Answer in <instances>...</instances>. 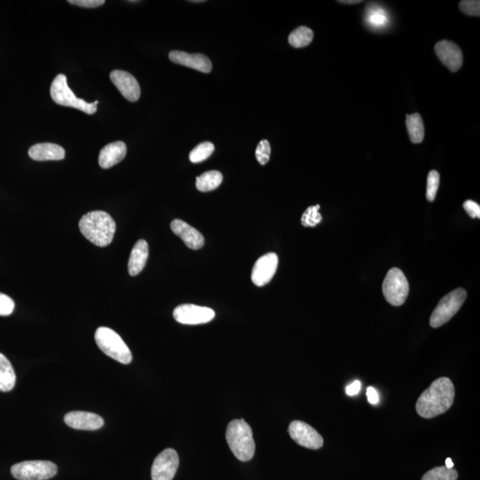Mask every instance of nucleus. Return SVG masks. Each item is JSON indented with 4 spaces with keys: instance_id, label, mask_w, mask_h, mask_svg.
Masks as SVG:
<instances>
[{
    "instance_id": "nucleus-1",
    "label": "nucleus",
    "mask_w": 480,
    "mask_h": 480,
    "mask_svg": "<svg viewBox=\"0 0 480 480\" xmlns=\"http://www.w3.org/2000/svg\"><path fill=\"white\" fill-rule=\"evenodd\" d=\"M455 386L448 378L436 379L419 396L416 412L426 419L436 418L451 408L455 399Z\"/></svg>"
},
{
    "instance_id": "nucleus-2",
    "label": "nucleus",
    "mask_w": 480,
    "mask_h": 480,
    "mask_svg": "<svg viewBox=\"0 0 480 480\" xmlns=\"http://www.w3.org/2000/svg\"><path fill=\"white\" fill-rule=\"evenodd\" d=\"M79 229L93 245L105 248L111 244L114 238L116 222L108 213L93 211L80 219Z\"/></svg>"
},
{
    "instance_id": "nucleus-3",
    "label": "nucleus",
    "mask_w": 480,
    "mask_h": 480,
    "mask_svg": "<svg viewBox=\"0 0 480 480\" xmlns=\"http://www.w3.org/2000/svg\"><path fill=\"white\" fill-rule=\"evenodd\" d=\"M226 439L233 455L242 462H248L255 452L251 427L244 420H233L226 429Z\"/></svg>"
},
{
    "instance_id": "nucleus-4",
    "label": "nucleus",
    "mask_w": 480,
    "mask_h": 480,
    "mask_svg": "<svg viewBox=\"0 0 480 480\" xmlns=\"http://www.w3.org/2000/svg\"><path fill=\"white\" fill-rule=\"evenodd\" d=\"M95 339L96 345L107 356L121 364L128 365L132 362L131 351L114 330L101 326L96 330Z\"/></svg>"
},
{
    "instance_id": "nucleus-5",
    "label": "nucleus",
    "mask_w": 480,
    "mask_h": 480,
    "mask_svg": "<svg viewBox=\"0 0 480 480\" xmlns=\"http://www.w3.org/2000/svg\"><path fill=\"white\" fill-rule=\"evenodd\" d=\"M50 93L53 101L59 105L72 107L86 114H95L98 112V101L88 102L85 100L76 98L74 93L69 88L65 75L59 74L53 80Z\"/></svg>"
},
{
    "instance_id": "nucleus-6",
    "label": "nucleus",
    "mask_w": 480,
    "mask_h": 480,
    "mask_svg": "<svg viewBox=\"0 0 480 480\" xmlns=\"http://www.w3.org/2000/svg\"><path fill=\"white\" fill-rule=\"evenodd\" d=\"M466 298L467 292L465 290L458 288L440 300L439 305H436L432 312L431 319H429V325L432 328H438L448 323L461 309Z\"/></svg>"
},
{
    "instance_id": "nucleus-7",
    "label": "nucleus",
    "mask_w": 480,
    "mask_h": 480,
    "mask_svg": "<svg viewBox=\"0 0 480 480\" xmlns=\"http://www.w3.org/2000/svg\"><path fill=\"white\" fill-rule=\"evenodd\" d=\"M58 467L50 461H25L13 465L11 473L18 480H46L58 474Z\"/></svg>"
},
{
    "instance_id": "nucleus-8",
    "label": "nucleus",
    "mask_w": 480,
    "mask_h": 480,
    "mask_svg": "<svg viewBox=\"0 0 480 480\" xmlns=\"http://www.w3.org/2000/svg\"><path fill=\"white\" fill-rule=\"evenodd\" d=\"M382 293L387 302L393 306H400L406 302L409 293V284L401 269H389L383 280Z\"/></svg>"
},
{
    "instance_id": "nucleus-9",
    "label": "nucleus",
    "mask_w": 480,
    "mask_h": 480,
    "mask_svg": "<svg viewBox=\"0 0 480 480\" xmlns=\"http://www.w3.org/2000/svg\"><path fill=\"white\" fill-rule=\"evenodd\" d=\"M176 321L185 325H199L208 323L215 318V313L208 307L182 305L176 307L173 313Z\"/></svg>"
},
{
    "instance_id": "nucleus-10",
    "label": "nucleus",
    "mask_w": 480,
    "mask_h": 480,
    "mask_svg": "<svg viewBox=\"0 0 480 480\" xmlns=\"http://www.w3.org/2000/svg\"><path fill=\"white\" fill-rule=\"evenodd\" d=\"M179 467L178 452L168 448L159 453L152 468V480H172Z\"/></svg>"
},
{
    "instance_id": "nucleus-11",
    "label": "nucleus",
    "mask_w": 480,
    "mask_h": 480,
    "mask_svg": "<svg viewBox=\"0 0 480 480\" xmlns=\"http://www.w3.org/2000/svg\"><path fill=\"white\" fill-rule=\"evenodd\" d=\"M288 432L290 436L303 448L316 450L321 448L324 444L321 435L305 422H292L290 423Z\"/></svg>"
},
{
    "instance_id": "nucleus-12",
    "label": "nucleus",
    "mask_w": 480,
    "mask_h": 480,
    "mask_svg": "<svg viewBox=\"0 0 480 480\" xmlns=\"http://www.w3.org/2000/svg\"><path fill=\"white\" fill-rule=\"evenodd\" d=\"M279 258L275 253H268L260 258L253 265L251 279L253 284L263 286L271 282L278 269Z\"/></svg>"
},
{
    "instance_id": "nucleus-13",
    "label": "nucleus",
    "mask_w": 480,
    "mask_h": 480,
    "mask_svg": "<svg viewBox=\"0 0 480 480\" xmlns=\"http://www.w3.org/2000/svg\"><path fill=\"white\" fill-rule=\"evenodd\" d=\"M113 84L129 102H138L141 96V88L138 80L129 72L116 69L109 74Z\"/></svg>"
},
{
    "instance_id": "nucleus-14",
    "label": "nucleus",
    "mask_w": 480,
    "mask_h": 480,
    "mask_svg": "<svg viewBox=\"0 0 480 480\" xmlns=\"http://www.w3.org/2000/svg\"><path fill=\"white\" fill-rule=\"evenodd\" d=\"M435 52L440 62L452 72H458L463 63L462 50L455 43L442 40L436 43Z\"/></svg>"
},
{
    "instance_id": "nucleus-15",
    "label": "nucleus",
    "mask_w": 480,
    "mask_h": 480,
    "mask_svg": "<svg viewBox=\"0 0 480 480\" xmlns=\"http://www.w3.org/2000/svg\"><path fill=\"white\" fill-rule=\"evenodd\" d=\"M169 59L176 65L189 67L203 73L211 72L213 68L210 59L202 53H189L175 50L169 53Z\"/></svg>"
},
{
    "instance_id": "nucleus-16",
    "label": "nucleus",
    "mask_w": 480,
    "mask_h": 480,
    "mask_svg": "<svg viewBox=\"0 0 480 480\" xmlns=\"http://www.w3.org/2000/svg\"><path fill=\"white\" fill-rule=\"evenodd\" d=\"M67 425L82 431H96L101 429L105 421L101 416L90 412L73 411L65 416Z\"/></svg>"
},
{
    "instance_id": "nucleus-17",
    "label": "nucleus",
    "mask_w": 480,
    "mask_h": 480,
    "mask_svg": "<svg viewBox=\"0 0 480 480\" xmlns=\"http://www.w3.org/2000/svg\"><path fill=\"white\" fill-rule=\"evenodd\" d=\"M171 229L176 236L181 238L189 248L198 250L205 244V239L201 233L182 220H173L171 222Z\"/></svg>"
},
{
    "instance_id": "nucleus-18",
    "label": "nucleus",
    "mask_w": 480,
    "mask_h": 480,
    "mask_svg": "<svg viewBox=\"0 0 480 480\" xmlns=\"http://www.w3.org/2000/svg\"><path fill=\"white\" fill-rule=\"evenodd\" d=\"M126 151L128 149L124 142L109 143L100 152L98 159L100 166L103 169H109L119 164L125 159Z\"/></svg>"
},
{
    "instance_id": "nucleus-19",
    "label": "nucleus",
    "mask_w": 480,
    "mask_h": 480,
    "mask_svg": "<svg viewBox=\"0 0 480 480\" xmlns=\"http://www.w3.org/2000/svg\"><path fill=\"white\" fill-rule=\"evenodd\" d=\"M29 156L36 161L62 160L65 158V151L62 147L55 143H38L29 148Z\"/></svg>"
},
{
    "instance_id": "nucleus-20",
    "label": "nucleus",
    "mask_w": 480,
    "mask_h": 480,
    "mask_svg": "<svg viewBox=\"0 0 480 480\" xmlns=\"http://www.w3.org/2000/svg\"><path fill=\"white\" fill-rule=\"evenodd\" d=\"M149 258V246L145 239H140L130 255L128 272L130 276H136L142 272Z\"/></svg>"
},
{
    "instance_id": "nucleus-21",
    "label": "nucleus",
    "mask_w": 480,
    "mask_h": 480,
    "mask_svg": "<svg viewBox=\"0 0 480 480\" xmlns=\"http://www.w3.org/2000/svg\"><path fill=\"white\" fill-rule=\"evenodd\" d=\"M16 382V375L11 362L0 353V392L12 391Z\"/></svg>"
},
{
    "instance_id": "nucleus-22",
    "label": "nucleus",
    "mask_w": 480,
    "mask_h": 480,
    "mask_svg": "<svg viewBox=\"0 0 480 480\" xmlns=\"http://www.w3.org/2000/svg\"><path fill=\"white\" fill-rule=\"evenodd\" d=\"M406 124L410 141L413 143H421L425 139V133L422 116L419 113L406 116Z\"/></svg>"
},
{
    "instance_id": "nucleus-23",
    "label": "nucleus",
    "mask_w": 480,
    "mask_h": 480,
    "mask_svg": "<svg viewBox=\"0 0 480 480\" xmlns=\"http://www.w3.org/2000/svg\"><path fill=\"white\" fill-rule=\"evenodd\" d=\"M222 173L208 171L202 173L196 180V187L199 192H208L218 189L222 182Z\"/></svg>"
},
{
    "instance_id": "nucleus-24",
    "label": "nucleus",
    "mask_w": 480,
    "mask_h": 480,
    "mask_svg": "<svg viewBox=\"0 0 480 480\" xmlns=\"http://www.w3.org/2000/svg\"><path fill=\"white\" fill-rule=\"evenodd\" d=\"M314 33L306 26L298 27L289 35V44L295 48H302L311 44Z\"/></svg>"
},
{
    "instance_id": "nucleus-25",
    "label": "nucleus",
    "mask_w": 480,
    "mask_h": 480,
    "mask_svg": "<svg viewBox=\"0 0 480 480\" xmlns=\"http://www.w3.org/2000/svg\"><path fill=\"white\" fill-rule=\"evenodd\" d=\"M366 22L375 29L385 28L389 22V16L385 9L379 6H369L366 16Z\"/></svg>"
},
{
    "instance_id": "nucleus-26",
    "label": "nucleus",
    "mask_w": 480,
    "mask_h": 480,
    "mask_svg": "<svg viewBox=\"0 0 480 480\" xmlns=\"http://www.w3.org/2000/svg\"><path fill=\"white\" fill-rule=\"evenodd\" d=\"M458 473L455 469L446 468V466L436 467L425 473L422 480H458Z\"/></svg>"
},
{
    "instance_id": "nucleus-27",
    "label": "nucleus",
    "mask_w": 480,
    "mask_h": 480,
    "mask_svg": "<svg viewBox=\"0 0 480 480\" xmlns=\"http://www.w3.org/2000/svg\"><path fill=\"white\" fill-rule=\"evenodd\" d=\"M215 152V145L212 142H205L196 145L189 153V160L192 163H200L208 159Z\"/></svg>"
},
{
    "instance_id": "nucleus-28",
    "label": "nucleus",
    "mask_w": 480,
    "mask_h": 480,
    "mask_svg": "<svg viewBox=\"0 0 480 480\" xmlns=\"http://www.w3.org/2000/svg\"><path fill=\"white\" fill-rule=\"evenodd\" d=\"M319 205L307 208L302 216V225L305 227H315L321 222L322 215L319 212Z\"/></svg>"
},
{
    "instance_id": "nucleus-29",
    "label": "nucleus",
    "mask_w": 480,
    "mask_h": 480,
    "mask_svg": "<svg viewBox=\"0 0 480 480\" xmlns=\"http://www.w3.org/2000/svg\"><path fill=\"white\" fill-rule=\"evenodd\" d=\"M439 173L436 170H432V171L429 173L428 178H427L426 199L429 202L434 201L436 199L439 186Z\"/></svg>"
},
{
    "instance_id": "nucleus-30",
    "label": "nucleus",
    "mask_w": 480,
    "mask_h": 480,
    "mask_svg": "<svg viewBox=\"0 0 480 480\" xmlns=\"http://www.w3.org/2000/svg\"><path fill=\"white\" fill-rule=\"evenodd\" d=\"M271 152L272 149L269 142L267 140H262L259 142L255 151V156L260 164L265 166L269 162Z\"/></svg>"
},
{
    "instance_id": "nucleus-31",
    "label": "nucleus",
    "mask_w": 480,
    "mask_h": 480,
    "mask_svg": "<svg viewBox=\"0 0 480 480\" xmlns=\"http://www.w3.org/2000/svg\"><path fill=\"white\" fill-rule=\"evenodd\" d=\"M460 9L467 15L479 16L480 15V1L479 0H462L460 2Z\"/></svg>"
},
{
    "instance_id": "nucleus-32",
    "label": "nucleus",
    "mask_w": 480,
    "mask_h": 480,
    "mask_svg": "<svg viewBox=\"0 0 480 480\" xmlns=\"http://www.w3.org/2000/svg\"><path fill=\"white\" fill-rule=\"evenodd\" d=\"M15 309V302L9 296L0 293V316L11 315Z\"/></svg>"
},
{
    "instance_id": "nucleus-33",
    "label": "nucleus",
    "mask_w": 480,
    "mask_h": 480,
    "mask_svg": "<svg viewBox=\"0 0 480 480\" xmlns=\"http://www.w3.org/2000/svg\"><path fill=\"white\" fill-rule=\"evenodd\" d=\"M69 3L86 8H95L105 4V0H69Z\"/></svg>"
},
{
    "instance_id": "nucleus-34",
    "label": "nucleus",
    "mask_w": 480,
    "mask_h": 480,
    "mask_svg": "<svg viewBox=\"0 0 480 480\" xmlns=\"http://www.w3.org/2000/svg\"><path fill=\"white\" fill-rule=\"evenodd\" d=\"M465 211L472 218H480V206L472 200H467L463 204Z\"/></svg>"
},
{
    "instance_id": "nucleus-35",
    "label": "nucleus",
    "mask_w": 480,
    "mask_h": 480,
    "mask_svg": "<svg viewBox=\"0 0 480 480\" xmlns=\"http://www.w3.org/2000/svg\"><path fill=\"white\" fill-rule=\"evenodd\" d=\"M366 396H368V399L370 404L376 405L379 402L378 393L376 392L375 388L373 387H369L368 391H366Z\"/></svg>"
},
{
    "instance_id": "nucleus-36",
    "label": "nucleus",
    "mask_w": 480,
    "mask_h": 480,
    "mask_svg": "<svg viewBox=\"0 0 480 480\" xmlns=\"http://www.w3.org/2000/svg\"><path fill=\"white\" fill-rule=\"evenodd\" d=\"M360 388H361V383L359 381H355L347 387L346 393L349 396H355L359 392Z\"/></svg>"
},
{
    "instance_id": "nucleus-37",
    "label": "nucleus",
    "mask_w": 480,
    "mask_h": 480,
    "mask_svg": "<svg viewBox=\"0 0 480 480\" xmlns=\"http://www.w3.org/2000/svg\"><path fill=\"white\" fill-rule=\"evenodd\" d=\"M339 3L345 5H356L361 3V0H340Z\"/></svg>"
},
{
    "instance_id": "nucleus-38",
    "label": "nucleus",
    "mask_w": 480,
    "mask_h": 480,
    "mask_svg": "<svg viewBox=\"0 0 480 480\" xmlns=\"http://www.w3.org/2000/svg\"><path fill=\"white\" fill-rule=\"evenodd\" d=\"M446 467L448 469L453 468V462L451 458H448L446 460Z\"/></svg>"
}]
</instances>
